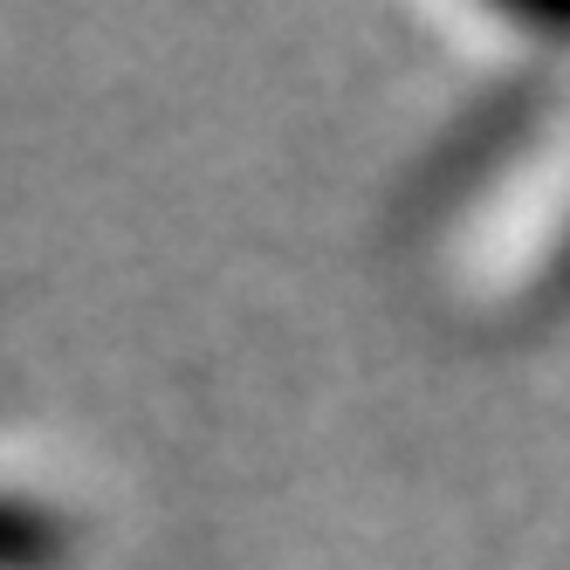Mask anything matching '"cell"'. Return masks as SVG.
I'll use <instances>...</instances> for the list:
<instances>
[{
  "label": "cell",
  "mask_w": 570,
  "mask_h": 570,
  "mask_svg": "<svg viewBox=\"0 0 570 570\" xmlns=\"http://www.w3.org/2000/svg\"><path fill=\"white\" fill-rule=\"evenodd\" d=\"M76 557V529L62 509L42 495H14L0 488V570H69Z\"/></svg>",
  "instance_id": "obj_1"
}]
</instances>
